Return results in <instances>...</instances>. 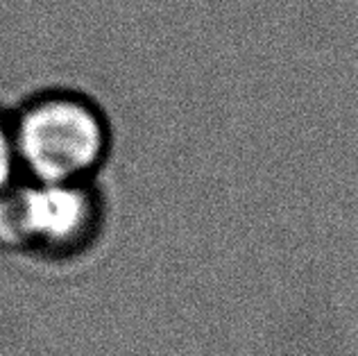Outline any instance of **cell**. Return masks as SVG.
I'll use <instances>...</instances> for the list:
<instances>
[{
  "label": "cell",
  "mask_w": 358,
  "mask_h": 356,
  "mask_svg": "<svg viewBox=\"0 0 358 356\" xmlns=\"http://www.w3.org/2000/svg\"><path fill=\"white\" fill-rule=\"evenodd\" d=\"M18 168L25 180H100L114 152V125L89 91L52 84L9 107Z\"/></svg>",
  "instance_id": "obj_1"
},
{
  "label": "cell",
  "mask_w": 358,
  "mask_h": 356,
  "mask_svg": "<svg viewBox=\"0 0 358 356\" xmlns=\"http://www.w3.org/2000/svg\"><path fill=\"white\" fill-rule=\"evenodd\" d=\"M18 180H21V168L16 159L9 107H0V195L12 189Z\"/></svg>",
  "instance_id": "obj_3"
},
{
  "label": "cell",
  "mask_w": 358,
  "mask_h": 356,
  "mask_svg": "<svg viewBox=\"0 0 358 356\" xmlns=\"http://www.w3.org/2000/svg\"><path fill=\"white\" fill-rule=\"evenodd\" d=\"M109 195L102 180L39 182L21 177L0 195V252L36 266H71L105 238Z\"/></svg>",
  "instance_id": "obj_2"
}]
</instances>
